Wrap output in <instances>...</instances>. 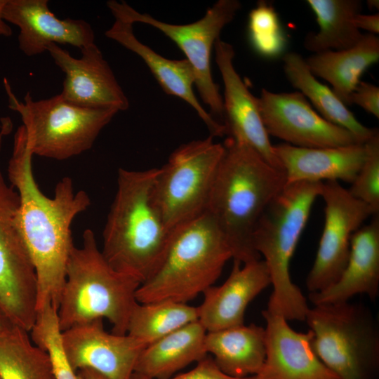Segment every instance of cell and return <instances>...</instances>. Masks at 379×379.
I'll return each instance as SVG.
<instances>
[{"label":"cell","instance_id":"obj_9","mask_svg":"<svg viewBox=\"0 0 379 379\" xmlns=\"http://www.w3.org/2000/svg\"><path fill=\"white\" fill-rule=\"evenodd\" d=\"M224 151L212 136L192 140L175 149L159 168L152 199L170 231L206 211Z\"/></svg>","mask_w":379,"mask_h":379},{"label":"cell","instance_id":"obj_25","mask_svg":"<svg viewBox=\"0 0 379 379\" xmlns=\"http://www.w3.org/2000/svg\"><path fill=\"white\" fill-rule=\"evenodd\" d=\"M378 60L379 38L368 33L364 34L352 48L314 53L305 61L312 73L328 81L333 93L347 105L362 74Z\"/></svg>","mask_w":379,"mask_h":379},{"label":"cell","instance_id":"obj_30","mask_svg":"<svg viewBox=\"0 0 379 379\" xmlns=\"http://www.w3.org/2000/svg\"><path fill=\"white\" fill-rule=\"evenodd\" d=\"M57 312L52 305L37 311L36 321L30 331L32 340L48 353L55 379H83L72 368L63 350Z\"/></svg>","mask_w":379,"mask_h":379},{"label":"cell","instance_id":"obj_1","mask_svg":"<svg viewBox=\"0 0 379 379\" xmlns=\"http://www.w3.org/2000/svg\"><path fill=\"white\" fill-rule=\"evenodd\" d=\"M33 156L22 125L14 135L8 176L19 196L22 233L36 275V310L50 305L58 311L74 246L71 225L91 199L85 191L75 192L67 176L56 184L53 197H46L34 179Z\"/></svg>","mask_w":379,"mask_h":379},{"label":"cell","instance_id":"obj_19","mask_svg":"<svg viewBox=\"0 0 379 379\" xmlns=\"http://www.w3.org/2000/svg\"><path fill=\"white\" fill-rule=\"evenodd\" d=\"M234 260L232 271L220 286H212L203 293L198 307V321L206 332L244 324L248 304L271 285L267 267L263 260L243 264Z\"/></svg>","mask_w":379,"mask_h":379},{"label":"cell","instance_id":"obj_33","mask_svg":"<svg viewBox=\"0 0 379 379\" xmlns=\"http://www.w3.org/2000/svg\"><path fill=\"white\" fill-rule=\"evenodd\" d=\"M130 379H151L144 375L133 373ZM168 379H252L247 378H234L222 372L216 365L213 357L206 355L197 362L196 366L188 372L172 376Z\"/></svg>","mask_w":379,"mask_h":379},{"label":"cell","instance_id":"obj_40","mask_svg":"<svg viewBox=\"0 0 379 379\" xmlns=\"http://www.w3.org/2000/svg\"><path fill=\"white\" fill-rule=\"evenodd\" d=\"M0 379H1V378H0Z\"/></svg>","mask_w":379,"mask_h":379},{"label":"cell","instance_id":"obj_14","mask_svg":"<svg viewBox=\"0 0 379 379\" xmlns=\"http://www.w3.org/2000/svg\"><path fill=\"white\" fill-rule=\"evenodd\" d=\"M62 344L72 368H88L107 379H130L147 345L128 334L107 332L102 319L74 326L62 332Z\"/></svg>","mask_w":379,"mask_h":379},{"label":"cell","instance_id":"obj_8","mask_svg":"<svg viewBox=\"0 0 379 379\" xmlns=\"http://www.w3.org/2000/svg\"><path fill=\"white\" fill-rule=\"evenodd\" d=\"M4 84L8 107L21 116L33 155L62 161L82 154L92 147L100 131L119 112L79 106L60 94L34 100L28 92L20 101L6 78Z\"/></svg>","mask_w":379,"mask_h":379},{"label":"cell","instance_id":"obj_38","mask_svg":"<svg viewBox=\"0 0 379 379\" xmlns=\"http://www.w3.org/2000/svg\"><path fill=\"white\" fill-rule=\"evenodd\" d=\"M12 322L0 311V334L15 327Z\"/></svg>","mask_w":379,"mask_h":379},{"label":"cell","instance_id":"obj_36","mask_svg":"<svg viewBox=\"0 0 379 379\" xmlns=\"http://www.w3.org/2000/svg\"><path fill=\"white\" fill-rule=\"evenodd\" d=\"M7 0H0V36L8 37L12 35V29L3 18L4 8Z\"/></svg>","mask_w":379,"mask_h":379},{"label":"cell","instance_id":"obj_11","mask_svg":"<svg viewBox=\"0 0 379 379\" xmlns=\"http://www.w3.org/2000/svg\"><path fill=\"white\" fill-rule=\"evenodd\" d=\"M8 132L0 128V151ZM37 279L25 242L20 199L0 169V311L27 332L36 319Z\"/></svg>","mask_w":379,"mask_h":379},{"label":"cell","instance_id":"obj_15","mask_svg":"<svg viewBox=\"0 0 379 379\" xmlns=\"http://www.w3.org/2000/svg\"><path fill=\"white\" fill-rule=\"evenodd\" d=\"M80 51L81 57L76 58L58 44H51L46 47V51L65 74L60 93L62 98L85 107L127 110L128 98L99 48L93 43Z\"/></svg>","mask_w":379,"mask_h":379},{"label":"cell","instance_id":"obj_21","mask_svg":"<svg viewBox=\"0 0 379 379\" xmlns=\"http://www.w3.org/2000/svg\"><path fill=\"white\" fill-rule=\"evenodd\" d=\"M133 24L114 18V22L105 34L140 56L164 91L178 97L197 113L210 131L211 136L225 135V126L208 112L197 98L193 86L196 77L187 60H171L163 57L140 41L133 32Z\"/></svg>","mask_w":379,"mask_h":379},{"label":"cell","instance_id":"obj_18","mask_svg":"<svg viewBox=\"0 0 379 379\" xmlns=\"http://www.w3.org/2000/svg\"><path fill=\"white\" fill-rule=\"evenodd\" d=\"M266 355L252 379H340L320 360L312 347V333L293 330L282 316L266 310Z\"/></svg>","mask_w":379,"mask_h":379},{"label":"cell","instance_id":"obj_35","mask_svg":"<svg viewBox=\"0 0 379 379\" xmlns=\"http://www.w3.org/2000/svg\"><path fill=\"white\" fill-rule=\"evenodd\" d=\"M355 26L359 29L369 32V34H375L379 32V14H361L357 13L353 18Z\"/></svg>","mask_w":379,"mask_h":379},{"label":"cell","instance_id":"obj_31","mask_svg":"<svg viewBox=\"0 0 379 379\" xmlns=\"http://www.w3.org/2000/svg\"><path fill=\"white\" fill-rule=\"evenodd\" d=\"M249 43L259 55L274 58L281 55L286 46V37L274 7L259 1L248 15Z\"/></svg>","mask_w":379,"mask_h":379},{"label":"cell","instance_id":"obj_23","mask_svg":"<svg viewBox=\"0 0 379 379\" xmlns=\"http://www.w3.org/2000/svg\"><path fill=\"white\" fill-rule=\"evenodd\" d=\"M207 354L213 355L216 365L234 378L255 375L266 355L265 328L254 324L207 332L204 340Z\"/></svg>","mask_w":379,"mask_h":379},{"label":"cell","instance_id":"obj_2","mask_svg":"<svg viewBox=\"0 0 379 379\" xmlns=\"http://www.w3.org/2000/svg\"><path fill=\"white\" fill-rule=\"evenodd\" d=\"M223 146L206 212L227 239L233 259L244 264L260 259L253 246V233L286 178L244 142L227 137Z\"/></svg>","mask_w":379,"mask_h":379},{"label":"cell","instance_id":"obj_3","mask_svg":"<svg viewBox=\"0 0 379 379\" xmlns=\"http://www.w3.org/2000/svg\"><path fill=\"white\" fill-rule=\"evenodd\" d=\"M158 171L119 168L117 192L102 232L101 252L106 261L140 284L159 267L172 232L152 199Z\"/></svg>","mask_w":379,"mask_h":379},{"label":"cell","instance_id":"obj_27","mask_svg":"<svg viewBox=\"0 0 379 379\" xmlns=\"http://www.w3.org/2000/svg\"><path fill=\"white\" fill-rule=\"evenodd\" d=\"M316 15L317 32H310L304 47L314 53L341 51L353 47L364 34L355 26L353 18L362 10L359 0H307Z\"/></svg>","mask_w":379,"mask_h":379},{"label":"cell","instance_id":"obj_10","mask_svg":"<svg viewBox=\"0 0 379 379\" xmlns=\"http://www.w3.org/2000/svg\"><path fill=\"white\" fill-rule=\"evenodd\" d=\"M107 6L114 18L133 25L140 22L152 26L177 44L194 69L196 77L194 86L202 101L209 107L212 117H218L222 124V96L218 85L213 79L211 55L221 31L234 20L241 9V2L237 0H218L207 9L201 19L185 25L160 21L148 13L138 12L124 1H108Z\"/></svg>","mask_w":379,"mask_h":379},{"label":"cell","instance_id":"obj_34","mask_svg":"<svg viewBox=\"0 0 379 379\" xmlns=\"http://www.w3.org/2000/svg\"><path fill=\"white\" fill-rule=\"evenodd\" d=\"M354 104L379 118V88L368 82L360 81L350 97V105Z\"/></svg>","mask_w":379,"mask_h":379},{"label":"cell","instance_id":"obj_22","mask_svg":"<svg viewBox=\"0 0 379 379\" xmlns=\"http://www.w3.org/2000/svg\"><path fill=\"white\" fill-rule=\"evenodd\" d=\"M273 148L287 184L339 180L351 184L366 157L364 144L308 148L283 143Z\"/></svg>","mask_w":379,"mask_h":379},{"label":"cell","instance_id":"obj_26","mask_svg":"<svg viewBox=\"0 0 379 379\" xmlns=\"http://www.w3.org/2000/svg\"><path fill=\"white\" fill-rule=\"evenodd\" d=\"M282 59L288 81L310 100L323 118L347 130L363 143L378 131L359 121L332 89L316 78L299 53L289 52Z\"/></svg>","mask_w":379,"mask_h":379},{"label":"cell","instance_id":"obj_4","mask_svg":"<svg viewBox=\"0 0 379 379\" xmlns=\"http://www.w3.org/2000/svg\"><path fill=\"white\" fill-rule=\"evenodd\" d=\"M323 182L288 183L258 220L252 236L255 251L262 255L272 292L266 310L287 321H305L307 298L291 279L290 262Z\"/></svg>","mask_w":379,"mask_h":379},{"label":"cell","instance_id":"obj_6","mask_svg":"<svg viewBox=\"0 0 379 379\" xmlns=\"http://www.w3.org/2000/svg\"><path fill=\"white\" fill-rule=\"evenodd\" d=\"M231 258L227 239L205 212L172 231L163 260L153 275L140 285L136 300L187 303L213 286Z\"/></svg>","mask_w":379,"mask_h":379},{"label":"cell","instance_id":"obj_7","mask_svg":"<svg viewBox=\"0 0 379 379\" xmlns=\"http://www.w3.org/2000/svg\"><path fill=\"white\" fill-rule=\"evenodd\" d=\"M305 321L314 352L340 379H375L379 330L367 306L350 301L313 305Z\"/></svg>","mask_w":379,"mask_h":379},{"label":"cell","instance_id":"obj_28","mask_svg":"<svg viewBox=\"0 0 379 379\" xmlns=\"http://www.w3.org/2000/svg\"><path fill=\"white\" fill-rule=\"evenodd\" d=\"M199 318L198 307L162 300L137 302L128 321L127 333L147 345Z\"/></svg>","mask_w":379,"mask_h":379},{"label":"cell","instance_id":"obj_12","mask_svg":"<svg viewBox=\"0 0 379 379\" xmlns=\"http://www.w3.org/2000/svg\"><path fill=\"white\" fill-rule=\"evenodd\" d=\"M324 225L315 260L306 279L310 293L321 291L337 281L350 254L352 234L370 216L371 208L354 197L338 181L322 185Z\"/></svg>","mask_w":379,"mask_h":379},{"label":"cell","instance_id":"obj_29","mask_svg":"<svg viewBox=\"0 0 379 379\" xmlns=\"http://www.w3.org/2000/svg\"><path fill=\"white\" fill-rule=\"evenodd\" d=\"M1 379H55L48 353L15 326L0 334Z\"/></svg>","mask_w":379,"mask_h":379},{"label":"cell","instance_id":"obj_13","mask_svg":"<svg viewBox=\"0 0 379 379\" xmlns=\"http://www.w3.org/2000/svg\"><path fill=\"white\" fill-rule=\"evenodd\" d=\"M257 102L268 135L286 144L308 148L364 144L347 130L317 113L299 91L278 93L262 88Z\"/></svg>","mask_w":379,"mask_h":379},{"label":"cell","instance_id":"obj_5","mask_svg":"<svg viewBox=\"0 0 379 379\" xmlns=\"http://www.w3.org/2000/svg\"><path fill=\"white\" fill-rule=\"evenodd\" d=\"M82 239V246H74L67 265L57 312L60 329L105 318L112 333L126 335L140 282L109 265L92 230L86 229Z\"/></svg>","mask_w":379,"mask_h":379},{"label":"cell","instance_id":"obj_17","mask_svg":"<svg viewBox=\"0 0 379 379\" xmlns=\"http://www.w3.org/2000/svg\"><path fill=\"white\" fill-rule=\"evenodd\" d=\"M47 0H7L4 20L19 28L20 50L27 56L46 51L51 44H69L79 49L95 43L91 25L81 19H60Z\"/></svg>","mask_w":379,"mask_h":379},{"label":"cell","instance_id":"obj_32","mask_svg":"<svg viewBox=\"0 0 379 379\" xmlns=\"http://www.w3.org/2000/svg\"><path fill=\"white\" fill-rule=\"evenodd\" d=\"M365 160L348 189L356 199L366 204L373 215L379 213V133L364 143Z\"/></svg>","mask_w":379,"mask_h":379},{"label":"cell","instance_id":"obj_24","mask_svg":"<svg viewBox=\"0 0 379 379\" xmlns=\"http://www.w3.org/2000/svg\"><path fill=\"white\" fill-rule=\"evenodd\" d=\"M206 331L197 320L148 345L140 354L134 372L151 379H168L208 354Z\"/></svg>","mask_w":379,"mask_h":379},{"label":"cell","instance_id":"obj_20","mask_svg":"<svg viewBox=\"0 0 379 379\" xmlns=\"http://www.w3.org/2000/svg\"><path fill=\"white\" fill-rule=\"evenodd\" d=\"M364 294L375 300L379 295V216L355 231L350 239L347 264L328 288L309 293L313 305L338 304Z\"/></svg>","mask_w":379,"mask_h":379},{"label":"cell","instance_id":"obj_16","mask_svg":"<svg viewBox=\"0 0 379 379\" xmlns=\"http://www.w3.org/2000/svg\"><path fill=\"white\" fill-rule=\"evenodd\" d=\"M214 50L224 84L222 124L225 135L244 142L271 166L284 171L262 123L257 98L250 92L234 66L233 46L218 38Z\"/></svg>","mask_w":379,"mask_h":379},{"label":"cell","instance_id":"obj_39","mask_svg":"<svg viewBox=\"0 0 379 379\" xmlns=\"http://www.w3.org/2000/svg\"><path fill=\"white\" fill-rule=\"evenodd\" d=\"M367 5L370 9H378L379 1L378 0H368Z\"/></svg>","mask_w":379,"mask_h":379},{"label":"cell","instance_id":"obj_37","mask_svg":"<svg viewBox=\"0 0 379 379\" xmlns=\"http://www.w3.org/2000/svg\"><path fill=\"white\" fill-rule=\"evenodd\" d=\"M83 379H107L100 373L88 368L82 369L78 371Z\"/></svg>","mask_w":379,"mask_h":379}]
</instances>
